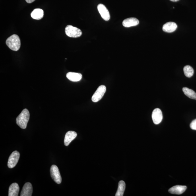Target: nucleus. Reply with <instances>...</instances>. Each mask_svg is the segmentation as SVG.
I'll return each instance as SVG.
<instances>
[{
    "instance_id": "7ed1b4c3",
    "label": "nucleus",
    "mask_w": 196,
    "mask_h": 196,
    "mask_svg": "<svg viewBox=\"0 0 196 196\" xmlns=\"http://www.w3.org/2000/svg\"><path fill=\"white\" fill-rule=\"evenodd\" d=\"M65 33L67 35L71 38H77L81 36V31L71 25H68L65 28Z\"/></svg>"
},
{
    "instance_id": "4be33fe9",
    "label": "nucleus",
    "mask_w": 196,
    "mask_h": 196,
    "mask_svg": "<svg viewBox=\"0 0 196 196\" xmlns=\"http://www.w3.org/2000/svg\"><path fill=\"white\" fill-rule=\"evenodd\" d=\"M170 1L172 2H176L179 1V0H170Z\"/></svg>"
},
{
    "instance_id": "a211bd4d",
    "label": "nucleus",
    "mask_w": 196,
    "mask_h": 196,
    "mask_svg": "<svg viewBox=\"0 0 196 196\" xmlns=\"http://www.w3.org/2000/svg\"><path fill=\"white\" fill-rule=\"evenodd\" d=\"M182 90L184 94L188 98L196 100V93L194 90L186 87L183 88Z\"/></svg>"
},
{
    "instance_id": "f03ea898",
    "label": "nucleus",
    "mask_w": 196,
    "mask_h": 196,
    "mask_svg": "<svg viewBox=\"0 0 196 196\" xmlns=\"http://www.w3.org/2000/svg\"><path fill=\"white\" fill-rule=\"evenodd\" d=\"M6 44L9 48L14 51L19 50L21 46V42L19 36L17 35H12L6 41Z\"/></svg>"
},
{
    "instance_id": "f3484780",
    "label": "nucleus",
    "mask_w": 196,
    "mask_h": 196,
    "mask_svg": "<svg viewBox=\"0 0 196 196\" xmlns=\"http://www.w3.org/2000/svg\"><path fill=\"white\" fill-rule=\"evenodd\" d=\"M126 187L125 183L123 181H121L119 183L118 188L115 196H123Z\"/></svg>"
},
{
    "instance_id": "6ab92c4d",
    "label": "nucleus",
    "mask_w": 196,
    "mask_h": 196,
    "mask_svg": "<svg viewBox=\"0 0 196 196\" xmlns=\"http://www.w3.org/2000/svg\"><path fill=\"white\" fill-rule=\"evenodd\" d=\"M183 71L185 76L187 77H191L194 73L193 68L190 65L186 66L183 69Z\"/></svg>"
},
{
    "instance_id": "6e6552de",
    "label": "nucleus",
    "mask_w": 196,
    "mask_h": 196,
    "mask_svg": "<svg viewBox=\"0 0 196 196\" xmlns=\"http://www.w3.org/2000/svg\"><path fill=\"white\" fill-rule=\"evenodd\" d=\"M152 118L155 124L158 125L161 122L163 115L160 109L156 108L154 109L152 112Z\"/></svg>"
},
{
    "instance_id": "412c9836",
    "label": "nucleus",
    "mask_w": 196,
    "mask_h": 196,
    "mask_svg": "<svg viewBox=\"0 0 196 196\" xmlns=\"http://www.w3.org/2000/svg\"><path fill=\"white\" fill-rule=\"evenodd\" d=\"M35 1V0H26L27 2L28 3H32L33 2H34Z\"/></svg>"
},
{
    "instance_id": "9b49d317",
    "label": "nucleus",
    "mask_w": 196,
    "mask_h": 196,
    "mask_svg": "<svg viewBox=\"0 0 196 196\" xmlns=\"http://www.w3.org/2000/svg\"><path fill=\"white\" fill-rule=\"evenodd\" d=\"M77 136V133L73 131L67 132L65 136L64 143L66 146L69 145L71 142L75 139Z\"/></svg>"
},
{
    "instance_id": "4468645a",
    "label": "nucleus",
    "mask_w": 196,
    "mask_h": 196,
    "mask_svg": "<svg viewBox=\"0 0 196 196\" xmlns=\"http://www.w3.org/2000/svg\"><path fill=\"white\" fill-rule=\"evenodd\" d=\"M19 191V187L17 183H14L10 186L9 188V196H18Z\"/></svg>"
},
{
    "instance_id": "20e7f679",
    "label": "nucleus",
    "mask_w": 196,
    "mask_h": 196,
    "mask_svg": "<svg viewBox=\"0 0 196 196\" xmlns=\"http://www.w3.org/2000/svg\"><path fill=\"white\" fill-rule=\"evenodd\" d=\"M106 91V88L105 85H102L99 86L92 97V102H96L102 99V97L104 96Z\"/></svg>"
},
{
    "instance_id": "9d476101",
    "label": "nucleus",
    "mask_w": 196,
    "mask_h": 196,
    "mask_svg": "<svg viewBox=\"0 0 196 196\" xmlns=\"http://www.w3.org/2000/svg\"><path fill=\"white\" fill-rule=\"evenodd\" d=\"M33 192V188L31 184L27 182L24 185L20 194L21 196H31Z\"/></svg>"
},
{
    "instance_id": "f8f14e48",
    "label": "nucleus",
    "mask_w": 196,
    "mask_h": 196,
    "mask_svg": "<svg viewBox=\"0 0 196 196\" xmlns=\"http://www.w3.org/2000/svg\"><path fill=\"white\" fill-rule=\"evenodd\" d=\"M139 23V20L135 18L126 19L124 20L123 22V26L125 27H130L137 26Z\"/></svg>"
},
{
    "instance_id": "0eeeda50",
    "label": "nucleus",
    "mask_w": 196,
    "mask_h": 196,
    "mask_svg": "<svg viewBox=\"0 0 196 196\" xmlns=\"http://www.w3.org/2000/svg\"><path fill=\"white\" fill-rule=\"evenodd\" d=\"M98 9L103 19L107 21L110 19V14L106 6L102 4H99L98 6Z\"/></svg>"
},
{
    "instance_id": "f257e3e1",
    "label": "nucleus",
    "mask_w": 196,
    "mask_h": 196,
    "mask_svg": "<svg viewBox=\"0 0 196 196\" xmlns=\"http://www.w3.org/2000/svg\"><path fill=\"white\" fill-rule=\"evenodd\" d=\"M30 117V113L28 109H24L16 118V123L21 128L26 129Z\"/></svg>"
},
{
    "instance_id": "2eb2a0df",
    "label": "nucleus",
    "mask_w": 196,
    "mask_h": 196,
    "mask_svg": "<svg viewBox=\"0 0 196 196\" xmlns=\"http://www.w3.org/2000/svg\"><path fill=\"white\" fill-rule=\"evenodd\" d=\"M68 79L73 82H77L81 80L82 75L81 73L69 72L67 74Z\"/></svg>"
},
{
    "instance_id": "39448f33",
    "label": "nucleus",
    "mask_w": 196,
    "mask_h": 196,
    "mask_svg": "<svg viewBox=\"0 0 196 196\" xmlns=\"http://www.w3.org/2000/svg\"><path fill=\"white\" fill-rule=\"evenodd\" d=\"M51 176L55 182L57 184H60L62 178L59 169L55 165H52L50 169Z\"/></svg>"
},
{
    "instance_id": "1a4fd4ad",
    "label": "nucleus",
    "mask_w": 196,
    "mask_h": 196,
    "mask_svg": "<svg viewBox=\"0 0 196 196\" xmlns=\"http://www.w3.org/2000/svg\"><path fill=\"white\" fill-rule=\"evenodd\" d=\"M187 187L185 186L176 185L169 189V192L174 194L180 195L186 190Z\"/></svg>"
},
{
    "instance_id": "ddd939ff",
    "label": "nucleus",
    "mask_w": 196,
    "mask_h": 196,
    "mask_svg": "<svg viewBox=\"0 0 196 196\" xmlns=\"http://www.w3.org/2000/svg\"><path fill=\"white\" fill-rule=\"evenodd\" d=\"M177 28V24L174 22H169L164 25L162 30L164 32L172 33L174 32Z\"/></svg>"
},
{
    "instance_id": "423d86ee",
    "label": "nucleus",
    "mask_w": 196,
    "mask_h": 196,
    "mask_svg": "<svg viewBox=\"0 0 196 196\" xmlns=\"http://www.w3.org/2000/svg\"><path fill=\"white\" fill-rule=\"evenodd\" d=\"M20 158V153L17 151L12 152L10 155L8 160V166L9 168H13L15 167L18 162Z\"/></svg>"
},
{
    "instance_id": "dca6fc26",
    "label": "nucleus",
    "mask_w": 196,
    "mask_h": 196,
    "mask_svg": "<svg viewBox=\"0 0 196 196\" xmlns=\"http://www.w3.org/2000/svg\"><path fill=\"white\" fill-rule=\"evenodd\" d=\"M31 17L34 19L40 20L44 16V11L40 9H35L31 14Z\"/></svg>"
},
{
    "instance_id": "aec40b11",
    "label": "nucleus",
    "mask_w": 196,
    "mask_h": 196,
    "mask_svg": "<svg viewBox=\"0 0 196 196\" xmlns=\"http://www.w3.org/2000/svg\"><path fill=\"white\" fill-rule=\"evenodd\" d=\"M190 127L192 129L196 131V119L192 121L190 124Z\"/></svg>"
}]
</instances>
